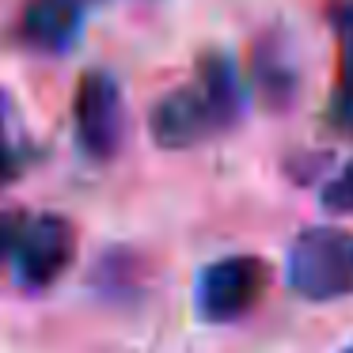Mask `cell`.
Listing matches in <instances>:
<instances>
[{"label": "cell", "mask_w": 353, "mask_h": 353, "mask_svg": "<svg viewBox=\"0 0 353 353\" xmlns=\"http://www.w3.org/2000/svg\"><path fill=\"white\" fill-rule=\"evenodd\" d=\"M72 118H77V141L88 156L110 160L118 152L125 130V110H122V92L107 72L88 69L80 77L77 99H72Z\"/></svg>", "instance_id": "3957f363"}, {"label": "cell", "mask_w": 353, "mask_h": 353, "mask_svg": "<svg viewBox=\"0 0 353 353\" xmlns=\"http://www.w3.org/2000/svg\"><path fill=\"white\" fill-rule=\"evenodd\" d=\"M224 125H228V118L221 114L213 95L201 88V80L168 92L148 110V133L160 148H190Z\"/></svg>", "instance_id": "277c9868"}, {"label": "cell", "mask_w": 353, "mask_h": 353, "mask_svg": "<svg viewBox=\"0 0 353 353\" xmlns=\"http://www.w3.org/2000/svg\"><path fill=\"white\" fill-rule=\"evenodd\" d=\"M323 209L327 213H353V160L323 186Z\"/></svg>", "instance_id": "9c48e42d"}, {"label": "cell", "mask_w": 353, "mask_h": 353, "mask_svg": "<svg viewBox=\"0 0 353 353\" xmlns=\"http://www.w3.org/2000/svg\"><path fill=\"white\" fill-rule=\"evenodd\" d=\"M27 228V216L16 213V209H0V266L8 259H16V247H19V236Z\"/></svg>", "instance_id": "8fae6325"}, {"label": "cell", "mask_w": 353, "mask_h": 353, "mask_svg": "<svg viewBox=\"0 0 353 353\" xmlns=\"http://www.w3.org/2000/svg\"><path fill=\"white\" fill-rule=\"evenodd\" d=\"M345 353H353V345H350V350H345Z\"/></svg>", "instance_id": "5bb4252c"}, {"label": "cell", "mask_w": 353, "mask_h": 353, "mask_svg": "<svg viewBox=\"0 0 353 353\" xmlns=\"http://www.w3.org/2000/svg\"><path fill=\"white\" fill-rule=\"evenodd\" d=\"M72 254H77V232L65 216L42 213L27 221L23 236L16 247V274L27 289H46L69 270Z\"/></svg>", "instance_id": "5b68a950"}, {"label": "cell", "mask_w": 353, "mask_h": 353, "mask_svg": "<svg viewBox=\"0 0 353 353\" xmlns=\"http://www.w3.org/2000/svg\"><path fill=\"white\" fill-rule=\"evenodd\" d=\"M16 175V152H12L8 137H4V125H0V186Z\"/></svg>", "instance_id": "7c38bea8"}, {"label": "cell", "mask_w": 353, "mask_h": 353, "mask_svg": "<svg viewBox=\"0 0 353 353\" xmlns=\"http://www.w3.org/2000/svg\"><path fill=\"white\" fill-rule=\"evenodd\" d=\"M84 8H88L84 0H27L23 16H19V34L31 46L61 54L80 34Z\"/></svg>", "instance_id": "8992f818"}, {"label": "cell", "mask_w": 353, "mask_h": 353, "mask_svg": "<svg viewBox=\"0 0 353 353\" xmlns=\"http://www.w3.org/2000/svg\"><path fill=\"white\" fill-rule=\"evenodd\" d=\"M292 69L285 65V57H274L270 50H262L259 57H254V84H259V92L270 99V107H289L292 99Z\"/></svg>", "instance_id": "52a82bcc"}, {"label": "cell", "mask_w": 353, "mask_h": 353, "mask_svg": "<svg viewBox=\"0 0 353 353\" xmlns=\"http://www.w3.org/2000/svg\"><path fill=\"white\" fill-rule=\"evenodd\" d=\"M270 285V266L254 254H228L221 262H209L198 277L194 289V304H198L201 319L209 323H232L247 315Z\"/></svg>", "instance_id": "7a4b0ae2"}, {"label": "cell", "mask_w": 353, "mask_h": 353, "mask_svg": "<svg viewBox=\"0 0 353 353\" xmlns=\"http://www.w3.org/2000/svg\"><path fill=\"white\" fill-rule=\"evenodd\" d=\"M84 4H95V0H84Z\"/></svg>", "instance_id": "4fadbf2b"}, {"label": "cell", "mask_w": 353, "mask_h": 353, "mask_svg": "<svg viewBox=\"0 0 353 353\" xmlns=\"http://www.w3.org/2000/svg\"><path fill=\"white\" fill-rule=\"evenodd\" d=\"M289 285L307 300L353 292V236L345 228H304L289 251Z\"/></svg>", "instance_id": "6da1fadb"}, {"label": "cell", "mask_w": 353, "mask_h": 353, "mask_svg": "<svg viewBox=\"0 0 353 353\" xmlns=\"http://www.w3.org/2000/svg\"><path fill=\"white\" fill-rule=\"evenodd\" d=\"M327 118L338 125V130H353V61L350 57H342V72H338L334 95H330Z\"/></svg>", "instance_id": "ba28073f"}, {"label": "cell", "mask_w": 353, "mask_h": 353, "mask_svg": "<svg viewBox=\"0 0 353 353\" xmlns=\"http://www.w3.org/2000/svg\"><path fill=\"white\" fill-rule=\"evenodd\" d=\"M327 19H330V27H334L338 42H342V57L353 61V0H330Z\"/></svg>", "instance_id": "30bf717a"}]
</instances>
